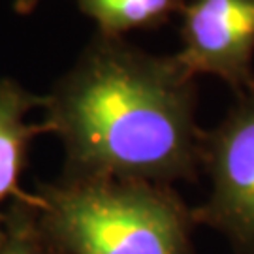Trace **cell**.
Wrapping results in <instances>:
<instances>
[{"label":"cell","mask_w":254,"mask_h":254,"mask_svg":"<svg viewBox=\"0 0 254 254\" xmlns=\"http://www.w3.org/2000/svg\"><path fill=\"white\" fill-rule=\"evenodd\" d=\"M179 15L175 57L187 72L217 75L236 94L254 87V0H187Z\"/></svg>","instance_id":"obj_4"},{"label":"cell","mask_w":254,"mask_h":254,"mask_svg":"<svg viewBox=\"0 0 254 254\" xmlns=\"http://www.w3.org/2000/svg\"><path fill=\"white\" fill-rule=\"evenodd\" d=\"M201 168L209 198L192 209L196 224L215 228L237 254H254V87L236 94L213 130H203Z\"/></svg>","instance_id":"obj_3"},{"label":"cell","mask_w":254,"mask_h":254,"mask_svg":"<svg viewBox=\"0 0 254 254\" xmlns=\"http://www.w3.org/2000/svg\"><path fill=\"white\" fill-rule=\"evenodd\" d=\"M187 0H75L83 15L92 19L98 34L123 38L130 30L162 27L181 13Z\"/></svg>","instance_id":"obj_6"},{"label":"cell","mask_w":254,"mask_h":254,"mask_svg":"<svg viewBox=\"0 0 254 254\" xmlns=\"http://www.w3.org/2000/svg\"><path fill=\"white\" fill-rule=\"evenodd\" d=\"M42 109L68 177L170 185L196 179L201 168L196 77L175 55L96 34Z\"/></svg>","instance_id":"obj_1"},{"label":"cell","mask_w":254,"mask_h":254,"mask_svg":"<svg viewBox=\"0 0 254 254\" xmlns=\"http://www.w3.org/2000/svg\"><path fill=\"white\" fill-rule=\"evenodd\" d=\"M46 96L27 91L11 77H0V205L19 192V175L30 139L44 132L42 123H30L28 113L44 106ZM8 220L0 213V241Z\"/></svg>","instance_id":"obj_5"},{"label":"cell","mask_w":254,"mask_h":254,"mask_svg":"<svg viewBox=\"0 0 254 254\" xmlns=\"http://www.w3.org/2000/svg\"><path fill=\"white\" fill-rule=\"evenodd\" d=\"M38 232L64 254H192V211L170 185L64 177L34 198Z\"/></svg>","instance_id":"obj_2"},{"label":"cell","mask_w":254,"mask_h":254,"mask_svg":"<svg viewBox=\"0 0 254 254\" xmlns=\"http://www.w3.org/2000/svg\"><path fill=\"white\" fill-rule=\"evenodd\" d=\"M30 222V220H28ZM27 218H13L6 226V236L0 241V254H47L44 237Z\"/></svg>","instance_id":"obj_7"},{"label":"cell","mask_w":254,"mask_h":254,"mask_svg":"<svg viewBox=\"0 0 254 254\" xmlns=\"http://www.w3.org/2000/svg\"><path fill=\"white\" fill-rule=\"evenodd\" d=\"M36 4H38V0H13V6H15V9L21 11V13H28V11H32Z\"/></svg>","instance_id":"obj_8"}]
</instances>
